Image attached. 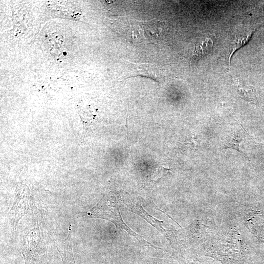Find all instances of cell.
Segmentation results:
<instances>
[{
    "label": "cell",
    "instance_id": "6",
    "mask_svg": "<svg viewBox=\"0 0 264 264\" xmlns=\"http://www.w3.org/2000/svg\"><path fill=\"white\" fill-rule=\"evenodd\" d=\"M235 86L238 94L242 98L253 103L256 102L254 89L252 87L244 84L239 79L235 80Z\"/></svg>",
    "mask_w": 264,
    "mask_h": 264
},
{
    "label": "cell",
    "instance_id": "4",
    "mask_svg": "<svg viewBox=\"0 0 264 264\" xmlns=\"http://www.w3.org/2000/svg\"><path fill=\"white\" fill-rule=\"evenodd\" d=\"M71 245L70 233L65 240L57 244V248L63 264H76Z\"/></svg>",
    "mask_w": 264,
    "mask_h": 264
},
{
    "label": "cell",
    "instance_id": "3",
    "mask_svg": "<svg viewBox=\"0 0 264 264\" xmlns=\"http://www.w3.org/2000/svg\"><path fill=\"white\" fill-rule=\"evenodd\" d=\"M246 132L242 127L234 128L227 134L224 139L226 148H233L242 153H244L246 141Z\"/></svg>",
    "mask_w": 264,
    "mask_h": 264
},
{
    "label": "cell",
    "instance_id": "1",
    "mask_svg": "<svg viewBox=\"0 0 264 264\" xmlns=\"http://www.w3.org/2000/svg\"><path fill=\"white\" fill-rule=\"evenodd\" d=\"M88 216L92 218L109 220L114 224L117 228L126 231L141 243L156 249L160 248L146 241L125 223L121 216L116 198L110 193L105 195L101 200L88 212Z\"/></svg>",
    "mask_w": 264,
    "mask_h": 264
},
{
    "label": "cell",
    "instance_id": "5",
    "mask_svg": "<svg viewBox=\"0 0 264 264\" xmlns=\"http://www.w3.org/2000/svg\"><path fill=\"white\" fill-rule=\"evenodd\" d=\"M213 43L211 39L205 38L198 42L192 56V61L196 62L208 55L212 50Z\"/></svg>",
    "mask_w": 264,
    "mask_h": 264
},
{
    "label": "cell",
    "instance_id": "7",
    "mask_svg": "<svg viewBox=\"0 0 264 264\" xmlns=\"http://www.w3.org/2000/svg\"><path fill=\"white\" fill-rule=\"evenodd\" d=\"M136 264H173L169 262L167 260L158 259V258H154L151 257L145 258Z\"/></svg>",
    "mask_w": 264,
    "mask_h": 264
},
{
    "label": "cell",
    "instance_id": "8",
    "mask_svg": "<svg viewBox=\"0 0 264 264\" xmlns=\"http://www.w3.org/2000/svg\"><path fill=\"white\" fill-rule=\"evenodd\" d=\"M252 34L247 35V36L243 37L242 39H239L237 41V42L236 44V45L235 47L233 48V50L231 53V54L229 58V61H231V58L233 55V54L234 53V52L237 51L238 49H239L240 48L242 47V46L246 44L250 40V38H251Z\"/></svg>",
    "mask_w": 264,
    "mask_h": 264
},
{
    "label": "cell",
    "instance_id": "2",
    "mask_svg": "<svg viewBox=\"0 0 264 264\" xmlns=\"http://www.w3.org/2000/svg\"><path fill=\"white\" fill-rule=\"evenodd\" d=\"M122 202L131 211L139 215L152 225L156 228L162 233L168 240L172 241L171 232L170 229L167 227L163 222L157 220L152 216L150 215L142 207L140 202L136 199L129 197L128 195H124L121 198Z\"/></svg>",
    "mask_w": 264,
    "mask_h": 264
},
{
    "label": "cell",
    "instance_id": "9",
    "mask_svg": "<svg viewBox=\"0 0 264 264\" xmlns=\"http://www.w3.org/2000/svg\"></svg>",
    "mask_w": 264,
    "mask_h": 264
}]
</instances>
